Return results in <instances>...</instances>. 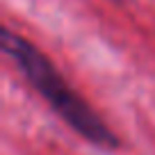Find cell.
I'll use <instances>...</instances> for the list:
<instances>
[{
    "instance_id": "obj_1",
    "label": "cell",
    "mask_w": 155,
    "mask_h": 155,
    "mask_svg": "<svg viewBox=\"0 0 155 155\" xmlns=\"http://www.w3.org/2000/svg\"><path fill=\"white\" fill-rule=\"evenodd\" d=\"M2 48L23 71L28 82L34 87V91L53 107V112L71 130H75L82 139H87L94 146H101V148L119 146V139L107 128V123L75 89L68 87L62 73L53 66V62L37 46H32L18 32L5 28L2 30Z\"/></svg>"
}]
</instances>
